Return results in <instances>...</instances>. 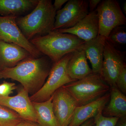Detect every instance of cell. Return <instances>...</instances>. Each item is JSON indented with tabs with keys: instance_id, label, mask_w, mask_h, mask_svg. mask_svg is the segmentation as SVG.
Masks as SVG:
<instances>
[{
	"instance_id": "1",
	"label": "cell",
	"mask_w": 126,
	"mask_h": 126,
	"mask_svg": "<svg viewBox=\"0 0 126 126\" xmlns=\"http://www.w3.org/2000/svg\"><path fill=\"white\" fill-rule=\"evenodd\" d=\"M53 63L48 56L24 60L13 67L0 71V79H10L21 84L27 92L34 94L42 87L48 76Z\"/></svg>"
},
{
	"instance_id": "2",
	"label": "cell",
	"mask_w": 126,
	"mask_h": 126,
	"mask_svg": "<svg viewBox=\"0 0 126 126\" xmlns=\"http://www.w3.org/2000/svg\"><path fill=\"white\" fill-rule=\"evenodd\" d=\"M56 12L51 0H39L30 13L16 18V23L25 37L30 41L53 31Z\"/></svg>"
},
{
	"instance_id": "3",
	"label": "cell",
	"mask_w": 126,
	"mask_h": 126,
	"mask_svg": "<svg viewBox=\"0 0 126 126\" xmlns=\"http://www.w3.org/2000/svg\"><path fill=\"white\" fill-rule=\"evenodd\" d=\"M40 52L55 63L66 55L83 47L85 41L69 33L53 31L30 41Z\"/></svg>"
},
{
	"instance_id": "4",
	"label": "cell",
	"mask_w": 126,
	"mask_h": 126,
	"mask_svg": "<svg viewBox=\"0 0 126 126\" xmlns=\"http://www.w3.org/2000/svg\"><path fill=\"white\" fill-rule=\"evenodd\" d=\"M63 87L75 99L78 106H84L95 101L110 90V87L101 75L93 73Z\"/></svg>"
},
{
	"instance_id": "5",
	"label": "cell",
	"mask_w": 126,
	"mask_h": 126,
	"mask_svg": "<svg viewBox=\"0 0 126 126\" xmlns=\"http://www.w3.org/2000/svg\"><path fill=\"white\" fill-rule=\"evenodd\" d=\"M72 53L66 55L54 64L47 81L38 92L30 97L32 102H41L47 101L59 88L75 81L69 77L66 69Z\"/></svg>"
},
{
	"instance_id": "6",
	"label": "cell",
	"mask_w": 126,
	"mask_h": 126,
	"mask_svg": "<svg viewBox=\"0 0 126 126\" xmlns=\"http://www.w3.org/2000/svg\"><path fill=\"white\" fill-rule=\"evenodd\" d=\"M96 10L98 19V35L106 39L115 27L126 25V16L117 1H101Z\"/></svg>"
},
{
	"instance_id": "7",
	"label": "cell",
	"mask_w": 126,
	"mask_h": 126,
	"mask_svg": "<svg viewBox=\"0 0 126 126\" xmlns=\"http://www.w3.org/2000/svg\"><path fill=\"white\" fill-rule=\"evenodd\" d=\"M88 9V1H68L63 8L56 12L53 31L73 27L89 13Z\"/></svg>"
},
{
	"instance_id": "8",
	"label": "cell",
	"mask_w": 126,
	"mask_h": 126,
	"mask_svg": "<svg viewBox=\"0 0 126 126\" xmlns=\"http://www.w3.org/2000/svg\"><path fill=\"white\" fill-rule=\"evenodd\" d=\"M16 16H0V41L19 46L28 51L34 58L42 54L23 34L17 24Z\"/></svg>"
},
{
	"instance_id": "9",
	"label": "cell",
	"mask_w": 126,
	"mask_h": 126,
	"mask_svg": "<svg viewBox=\"0 0 126 126\" xmlns=\"http://www.w3.org/2000/svg\"><path fill=\"white\" fill-rule=\"evenodd\" d=\"M126 53L115 48L106 39L100 75L110 88L116 87V81L119 72L126 65Z\"/></svg>"
},
{
	"instance_id": "10",
	"label": "cell",
	"mask_w": 126,
	"mask_h": 126,
	"mask_svg": "<svg viewBox=\"0 0 126 126\" xmlns=\"http://www.w3.org/2000/svg\"><path fill=\"white\" fill-rule=\"evenodd\" d=\"M52 97L54 113L60 126H68L78 105L70 93L63 87L56 90Z\"/></svg>"
},
{
	"instance_id": "11",
	"label": "cell",
	"mask_w": 126,
	"mask_h": 126,
	"mask_svg": "<svg viewBox=\"0 0 126 126\" xmlns=\"http://www.w3.org/2000/svg\"><path fill=\"white\" fill-rule=\"evenodd\" d=\"M0 105L5 106L19 115L23 120L37 122V116L29 93L24 88H20L13 96H0Z\"/></svg>"
},
{
	"instance_id": "12",
	"label": "cell",
	"mask_w": 126,
	"mask_h": 126,
	"mask_svg": "<svg viewBox=\"0 0 126 126\" xmlns=\"http://www.w3.org/2000/svg\"><path fill=\"white\" fill-rule=\"evenodd\" d=\"M62 33L74 35L85 42L96 38L98 35L99 24L96 11L89 12L72 28L56 30Z\"/></svg>"
},
{
	"instance_id": "13",
	"label": "cell",
	"mask_w": 126,
	"mask_h": 126,
	"mask_svg": "<svg viewBox=\"0 0 126 126\" xmlns=\"http://www.w3.org/2000/svg\"><path fill=\"white\" fill-rule=\"evenodd\" d=\"M110 98V93H108L90 103L77 106L68 126H80L88 119L94 118L99 113L102 112Z\"/></svg>"
},
{
	"instance_id": "14",
	"label": "cell",
	"mask_w": 126,
	"mask_h": 126,
	"mask_svg": "<svg viewBox=\"0 0 126 126\" xmlns=\"http://www.w3.org/2000/svg\"><path fill=\"white\" fill-rule=\"evenodd\" d=\"M31 56L29 52L19 46L0 41V71L13 67Z\"/></svg>"
},
{
	"instance_id": "15",
	"label": "cell",
	"mask_w": 126,
	"mask_h": 126,
	"mask_svg": "<svg viewBox=\"0 0 126 126\" xmlns=\"http://www.w3.org/2000/svg\"><path fill=\"white\" fill-rule=\"evenodd\" d=\"M106 39L104 36L98 35L96 38L86 41L84 44L83 48L87 59L92 64L93 73L101 74Z\"/></svg>"
},
{
	"instance_id": "16",
	"label": "cell",
	"mask_w": 126,
	"mask_h": 126,
	"mask_svg": "<svg viewBox=\"0 0 126 126\" xmlns=\"http://www.w3.org/2000/svg\"><path fill=\"white\" fill-rule=\"evenodd\" d=\"M87 59L83 47L72 53L66 68L68 74L71 79L76 81L93 73Z\"/></svg>"
},
{
	"instance_id": "17",
	"label": "cell",
	"mask_w": 126,
	"mask_h": 126,
	"mask_svg": "<svg viewBox=\"0 0 126 126\" xmlns=\"http://www.w3.org/2000/svg\"><path fill=\"white\" fill-rule=\"evenodd\" d=\"M110 98L102 114L107 117L126 118V97L116 87L110 88Z\"/></svg>"
},
{
	"instance_id": "18",
	"label": "cell",
	"mask_w": 126,
	"mask_h": 126,
	"mask_svg": "<svg viewBox=\"0 0 126 126\" xmlns=\"http://www.w3.org/2000/svg\"><path fill=\"white\" fill-rule=\"evenodd\" d=\"M38 1L39 0H0V16L18 17L33 10Z\"/></svg>"
},
{
	"instance_id": "19",
	"label": "cell",
	"mask_w": 126,
	"mask_h": 126,
	"mask_svg": "<svg viewBox=\"0 0 126 126\" xmlns=\"http://www.w3.org/2000/svg\"><path fill=\"white\" fill-rule=\"evenodd\" d=\"M52 97L41 102H32L37 116L39 126H60L53 109Z\"/></svg>"
},
{
	"instance_id": "20",
	"label": "cell",
	"mask_w": 126,
	"mask_h": 126,
	"mask_svg": "<svg viewBox=\"0 0 126 126\" xmlns=\"http://www.w3.org/2000/svg\"><path fill=\"white\" fill-rule=\"evenodd\" d=\"M22 120L17 113L0 105V126H16Z\"/></svg>"
},
{
	"instance_id": "21",
	"label": "cell",
	"mask_w": 126,
	"mask_h": 126,
	"mask_svg": "<svg viewBox=\"0 0 126 126\" xmlns=\"http://www.w3.org/2000/svg\"><path fill=\"white\" fill-rule=\"evenodd\" d=\"M107 40L115 48L126 44V32L124 26L115 27L111 31Z\"/></svg>"
},
{
	"instance_id": "22",
	"label": "cell",
	"mask_w": 126,
	"mask_h": 126,
	"mask_svg": "<svg viewBox=\"0 0 126 126\" xmlns=\"http://www.w3.org/2000/svg\"><path fill=\"white\" fill-rule=\"evenodd\" d=\"M101 112L94 118L95 126H115L119 118L104 116Z\"/></svg>"
},
{
	"instance_id": "23",
	"label": "cell",
	"mask_w": 126,
	"mask_h": 126,
	"mask_svg": "<svg viewBox=\"0 0 126 126\" xmlns=\"http://www.w3.org/2000/svg\"><path fill=\"white\" fill-rule=\"evenodd\" d=\"M116 86L124 94H126V65H124L119 72L116 82Z\"/></svg>"
},
{
	"instance_id": "24",
	"label": "cell",
	"mask_w": 126,
	"mask_h": 126,
	"mask_svg": "<svg viewBox=\"0 0 126 126\" xmlns=\"http://www.w3.org/2000/svg\"><path fill=\"white\" fill-rule=\"evenodd\" d=\"M17 88L16 84L14 83L4 81L0 84V96H9Z\"/></svg>"
},
{
	"instance_id": "25",
	"label": "cell",
	"mask_w": 126,
	"mask_h": 126,
	"mask_svg": "<svg viewBox=\"0 0 126 126\" xmlns=\"http://www.w3.org/2000/svg\"><path fill=\"white\" fill-rule=\"evenodd\" d=\"M101 0H89L88 1V6L89 12H92L96 9L98 5L101 2Z\"/></svg>"
},
{
	"instance_id": "26",
	"label": "cell",
	"mask_w": 126,
	"mask_h": 126,
	"mask_svg": "<svg viewBox=\"0 0 126 126\" xmlns=\"http://www.w3.org/2000/svg\"><path fill=\"white\" fill-rule=\"evenodd\" d=\"M68 0H55L53 6L56 12L62 9L63 5L68 1Z\"/></svg>"
},
{
	"instance_id": "27",
	"label": "cell",
	"mask_w": 126,
	"mask_h": 126,
	"mask_svg": "<svg viewBox=\"0 0 126 126\" xmlns=\"http://www.w3.org/2000/svg\"><path fill=\"white\" fill-rule=\"evenodd\" d=\"M16 126H39L36 123L26 120H22Z\"/></svg>"
},
{
	"instance_id": "28",
	"label": "cell",
	"mask_w": 126,
	"mask_h": 126,
	"mask_svg": "<svg viewBox=\"0 0 126 126\" xmlns=\"http://www.w3.org/2000/svg\"><path fill=\"white\" fill-rule=\"evenodd\" d=\"M95 122L94 118H91L85 122L80 126H95Z\"/></svg>"
},
{
	"instance_id": "29",
	"label": "cell",
	"mask_w": 126,
	"mask_h": 126,
	"mask_svg": "<svg viewBox=\"0 0 126 126\" xmlns=\"http://www.w3.org/2000/svg\"><path fill=\"white\" fill-rule=\"evenodd\" d=\"M115 126H126V118H119Z\"/></svg>"
},
{
	"instance_id": "30",
	"label": "cell",
	"mask_w": 126,
	"mask_h": 126,
	"mask_svg": "<svg viewBox=\"0 0 126 126\" xmlns=\"http://www.w3.org/2000/svg\"><path fill=\"white\" fill-rule=\"evenodd\" d=\"M123 12L124 14H126V2H124V4L123 6Z\"/></svg>"
}]
</instances>
